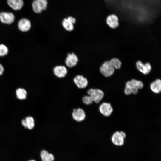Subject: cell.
<instances>
[{
  "mask_svg": "<svg viewBox=\"0 0 161 161\" xmlns=\"http://www.w3.org/2000/svg\"><path fill=\"white\" fill-rule=\"evenodd\" d=\"M7 47L3 44H0V56H3L7 55L8 52Z\"/></svg>",
  "mask_w": 161,
  "mask_h": 161,
  "instance_id": "cell-22",
  "label": "cell"
},
{
  "mask_svg": "<svg viewBox=\"0 0 161 161\" xmlns=\"http://www.w3.org/2000/svg\"><path fill=\"white\" fill-rule=\"evenodd\" d=\"M101 73L104 77H109L114 73L115 69L111 64L109 60L105 61L99 68Z\"/></svg>",
  "mask_w": 161,
  "mask_h": 161,
  "instance_id": "cell-1",
  "label": "cell"
},
{
  "mask_svg": "<svg viewBox=\"0 0 161 161\" xmlns=\"http://www.w3.org/2000/svg\"><path fill=\"white\" fill-rule=\"evenodd\" d=\"M125 133L123 131H117L114 132L111 137L112 143L115 145L120 146L124 143V140L126 137Z\"/></svg>",
  "mask_w": 161,
  "mask_h": 161,
  "instance_id": "cell-2",
  "label": "cell"
},
{
  "mask_svg": "<svg viewBox=\"0 0 161 161\" xmlns=\"http://www.w3.org/2000/svg\"><path fill=\"white\" fill-rule=\"evenodd\" d=\"M126 86L138 92L139 89L143 87V84L140 80L132 79L126 82Z\"/></svg>",
  "mask_w": 161,
  "mask_h": 161,
  "instance_id": "cell-11",
  "label": "cell"
},
{
  "mask_svg": "<svg viewBox=\"0 0 161 161\" xmlns=\"http://www.w3.org/2000/svg\"><path fill=\"white\" fill-rule=\"evenodd\" d=\"M63 27L67 31H71L74 29L73 24L67 18H64L62 21Z\"/></svg>",
  "mask_w": 161,
  "mask_h": 161,
  "instance_id": "cell-18",
  "label": "cell"
},
{
  "mask_svg": "<svg viewBox=\"0 0 161 161\" xmlns=\"http://www.w3.org/2000/svg\"><path fill=\"white\" fill-rule=\"evenodd\" d=\"M73 81L77 87L80 89L86 88L88 84L87 79L82 75L76 76L74 78Z\"/></svg>",
  "mask_w": 161,
  "mask_h": 161,
  "instance_id": "cell-10",
  "label": "cell"
},
{
  "mask_svg": "<svg viewBox=\"0 0 161 161\" xmlns=\"http://www.w3.org/2000/svg\"><path fill=\"white\" fill-rule=\"evenodd\" d=\"M29 161H35L34 160H30Z\"/></svg>",
  "mask_w": 161,
  "mask_h": 161,
  "instance_id": "cell-27",
  "label": "cell"
},
{
  "mask_svg": "<svg viewBox=\"0 0 161 161\" xmlns=\"http://www.w3.org/2000/svg\"><path fill=\"white\" fill-rule=\"evenodd\" d=\"M15 18L14 15L11 12H0V20L2 23L10 24L14 22Z\"/></svg>",
  "mask_w": 161,
  "mask_h": 161,
  "instance_id": "cell-7",
  "label": "cell"
},
{
  "mask_svg": "<svg viewBox=\"0 0 161 161\" xmlns=\"http://www.w3.org/2000/svg\"><path fill=\"white\" fill-rule=\"evenodd\" d=\"M111 64L115 69L118 70L121 68L122 63L121 61L117 58H113L109 60Z\"/></svg>",
  "mask_w": 161,
  "mask_h": 161,
  "instance_id": "cell-20",
  "label": "cell"
},
{
  "mask_svg": "<svg viewBox=\"0 0 161 161\" xmlns=\"http://www.w3.org/2000/svg\"><path fill=\"white\" fill-rule=\"evenodd\" d=\"M82 101L83 103L86 105L91 104L93 102L91 97L89 95L84 96L82 98Z\"/></svg>",
  "mask_w": 161,
  "mask_h": 161,
  "instance_id": "cell-23",
  "label": "cell"
},
{
  "mask_svg": "<svg viewBox=\"0 0 161 161\" xmlns=\"http://www.w3.org/2000/svg\"><path fill=\"white\" fill-rule=\"evenodd\" d=\"M40 155L42 161H53L54 160L53 155L45 150L42 151Z\"/></svg>",
  "mask_w": 161,
  "mask_h": 161,
  "instance_id": "cell-17",
  "label": "cell"
},
{
  "mask_svg": "<svg viewBox=\"0 0 161 161\" xmlns=\"http://www.w3.org/2000/svg\"><path fill=\"white\" fill-rule=\"evenodd\" d=\"M16 94L18 98L21 100H24L26 98L27 92L24 89L19 88L16 90Z\"/></svg>",
  "mask_w": 161,
  "mask_h": 161,
  "instance_id": "cell-19",
  "label": "cell"
},
{
  "mask_svg": "<svg viewBox=\"0 0 161 161\" xmlns=\"http://www.w3.org/2000/svg\"><path fill=\"white\" fill-rule=\"evenodd\" d=\"M88 94L92 99L93 102L98 103L102 99L104 93L100 89H97L91 88L87 92Z\"/></svg>",
  "mask_w": 161,
  "mask_h": 161,
  "instance_id": "cell-3",
  "label": "cell"
},
{
  "mask_svg": "<svg viewBox=\"0 0 161 161\" xmlns=\"http://www.w3.org/2000/svg\"><path fill=\"white\" fill-rule=\"evenodd\" d=\"M78 61V58L75 54L69 53L66 58L65 63L68 67L72 68L77 65Z\"/></svg>",
  "mask_w": 161,
  "mask_h": 161,
  "instance_id": "cell-12",
  "label": "cell"
},
{
  "mask_svg": "<svg viewBox=\"0 0 161 161\" xmlns=\"http://www.w3.org/2000/svg\"><path fill=\"white\" fill-rule=\"evenodd\" d=\"M7 2L10 7L16 10L21 9L24 4L22 0H7Z\"/></svg>",
  "mask_w": 161,
  "mask_h": 161,
  "instance_id": "cell-15",
  "label": "cell"
},
{
  "mask_svg": "<svg viewBox=\"0 0 161 161\" xmlns=\"http://www.w3.org/2000/svg\"><path fill=\"white\" fill-rule=\"evenodd\" d=\"M47 4V0H34L32 3L33 10L36 13H40L46 9Z\"/></svg>",
  "mask_w": 161,
  "mask_h": 161,
  "instance_id": "cell-4",
  "label": "cell"
},
{
  "mask_svg": "<svg viewBox=\"0 0 161 161\" xmlns=\"http://www.w3.org/2000/svg\"><path fill=\"white\" fill-rule=\"evenodd\" d=\"M21 123L22 125L26 128H27V123L25 119H23L21 120Z\"/></svg>",
  "mask_w": 161,
  "mask_h": 161,
  "instance_id": "cell-25",
  "label": "cell"
},
{
  "mask_svg": "<svg viewBox=\"0 0 161 161\" xmlns=\"http://www.w3.org/2000/svg\"><path fill=\"white\" fill-rule=\"evenodd\" d=\"M4 71V69L3 66L0 64V76L2 75Z\"/></svg>",
  "mask_w": 161,
  "mask_h": 161,
  "instance_id": "cell-26",
  "label": "cell"
},
{
  "mask_svg": "<svg viewBox=\"0 0 161 161\" xmlns=\"http://www.w3.org/2000/svg\"><path fill=\"white\" fill-rule=\"evenodd\" d=\"M137 69L142 74L146 75L149 73L152 69L150 63L148 62L144 63L138 60L135 63Z\"/></svg>",
  "mask_w": 161,
  "mask_h": 161,
  "instance_id": "cell-5",
  "label": "cell"
},
{
  "mask_svg": "<svg viewBox=\"0 0 161 161\" xmlns=\"http://www.w3.org/2000/svg\"><path fill=\"white\" fill-rule=\"evenodd\" d=\"M100 113L106 117L110 116L113 111V109L109 103L103 102L99 107Z\"/></svg>",
  "mask_w": 161,
  "mask_h": 161,
  "instance_id": "cell-9",
  "label": "cell"
},
{
  "mask_svg": "<svg viewBox=\"0 0 161 161\" xmlns=\"http://www.w3.org/2000/svg\"><path fill=\"white\" fill-rule=\"evenodd\" d=\"M72 116L73 119L75 121L80 122L85 119L86 115L83 110L79 108L73 110Z\"/></svg>",
  "mask_w": 161,
  "mask_h": 161,
  "instance_id": "cell-8",
  "label": "cell"
},
{
  "mask_svg": "<svg viewBox=\"0 0 161 161\" xmlns=\"http://www.w3.org/2000/svg\"><path fill=\"white\" fill-rule=\"evenodd\" d=\"M106 22L107 25L111 28L115 29L119 25V18L114 14H111L107 16Z\"/></svg>",
  "mask_w": 161,
  "mask_h": 161,
  "instance_id": "cell-6",
  "label": "cell"
},
{
  "mask_svg": "<svg viewBox=\"0 0 161 161\" xmlns=\"http://www.w3.org/2000/svg\"><path fill=\"white\" fill-rule=\"evenodd\" d=\"M150 88L152 91L155 93L161 92V80L157 79L152 82L150 85Z\"/></svg>",
  "mask_w": 161,
  "mask_h": 161,
  "instance_id": "cell-16",
  "label": "cell"
},
{
  "mask_svg": "<svg viewBox=\"0 0 161 161\" xmlns=\"http://www.w3.org/2000/svg\"><path fill=\"white\" fill-rule=\"evenodd\" d=\"M67 18L73 24H75L76 21L75 19L72 16H69Z\"/></svg>",
  "mask_w": 161,
  "mask_h": 161,
  "instance_id": "cell-24",
  "label": "cell"
},
{
  "mask_svg": "<svg viewBox=\"0 0 161 161\" xmlns=\"http://www.w3.org/2000/svg\"><path fill=\"white\" fill-rule=\"evenodd\" d=\"M53 72L56 76L61 78L64 77L66 75L67 73V70L64 66H57L54 68Z\"/></svg>",
  "mask_w": 161,
  "mask_h": 161,
  "instance_id": "cell-14",
  "label": "cell"
},
{
  "mask_svg": "<svg viewBox=\"0 0 161 161\" xmlns=\"http://www.w3.org/2000/svg\"><path fill=\"white\" fill-rule=\"evenodd\" d=\"M31 27V23L30 20L26 18L20 19L18 23V27L21 31L26 32L28 31Z\"/></svg>",
  "mask_w": 161,
  "mask_h": 161,
  "instance_id": "cell-13",
  "label": "cell"
},
{
  "mask_svg": "<svg viewBox=\"0 0 161 161\" xmlns=\"http://www.w3.org/2000/svg\"><path fill=\"white\" fill-rule=\"evenodd\" d=\"M25 119L27 123V128L30 130L33 129L35 126L34 120L33 117L31 116H27Z\"/></svg>",
  "mask_w": 161,
  "mask_h": 161,
  "instance_id": "cell-21",
  "label": "cell"
}]
</instances>
